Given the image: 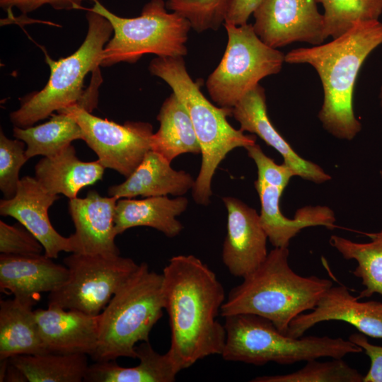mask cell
Segmentation results:
<instances>
[{"mask_svg": "<svg viewBox=\"0 0 382 382\" xmlns=\"http://www.w3.org/2000/svg\"><path fill=\"white\" fill-rule=\"evenodd\" d=\"M381 44L382 22L359 21L328 43L291 50L285 54V62L308 64L318 73L323 90L318 118L336 138L349 141L361 129L353 109L354 88L364 61Z\"/></svg>", "mask_w": 382, "mask_h": 382, "instance_id": "7a4b0ae2", "label": "cell"}, {"mask_svg": "<svg viewBox=\"0 0 382 382\" xmlns=\"http://www.w3.org/2000/svg\"><path fill=\"white\" fill-rule=\"evenodd\" d=\"M3 381L23 382L28 381V380L22 371L13 365L8 359Z\"/></svg>", "mask_w": 382, "mask_h": 382, "instance_id": "f35d334b", "label": "cell"}, {"mask_svg": "<svg viewBox=\"0 0 382 382\" xmlns=\"http://www.w3.org/2000/svg\"><path fill=\"white\" fill-rule=\"evenodd\" d=\"M139 364L124 367L115 361H95L89 365L86 382H173L180 371L168 352L161 354L149 342L135 347Z\"/></svg>", "mask_w": 382, "mask_h": 382, "instance_id": "d4e9b609", "label": "cell"}, {"mask_svg": "<svg viewBox=\"0 0 382 382\" xmlns=\"http://www.w3.org/2000/svg\"><path fill=\"white\" fill-rule=\"evenodd\" d=\"M348 340L359 346L370 359V368L363 382H382V346L371 344L361 332L350 335Z\"/></svg>", "mask_w": 382, "mask_h": 382, "instance_id": "d590c367", "label": "cell"}, {"mask_svg": "<svg viewBox=\"0 0 382 382\" xmlns=\"http://www.w3.org/2000/svg\"><path fill=\"white\" fill-rule=\"evenodd\" d=\"M83 0H0L2 8L11 12L13 7L17 8L23 13H28L45 4L50 5L57 10H70L81 8Z\"/></svg>", "mask_w": 382, "mask_h": 382, "instance_id": "8d00e7d4", "label": "cell"}, {"mask_svg": "<svg viewBox=\"0 0 382 382\" xmlns=\"http://www.w3.org/2000/svg\"><path fill=\"white\" fill-rule=\"evenodd\" d=\"M230 0H168L166 8L189 21L198 33L224 24Z\"/></svg>", "mask_w": 382, "mask_h": 382, "instance_id": "1f68e13d", "label": "cell"}, {"mask_svg": "<svg viewBox=\"0 0 382 382\" xmlns=\"http://www.w3.org/2000/svg\"><path fill=\"white\" fill-rule=\"evenodd\" d=\"M371 241L354 242L340 236H330L329 243L347 260H354L357 265L352 273L361 281L364 289L358 299L382 295V230L366 233Z\"/></svg>", "mask_w": 382, "mask_h": 382, "instance_id": "f1b7e54d", "label": "cell"}, {"mask_svg": "<svg viewBox=\"0 0 382 382\" xmlns=\"http://www.w3.org/2000/svg\"><path fill=\"white\" fill-rule=\"evenodd\" d=\"M195 182L190 173L174 170L170 162L151 149L126 180L110 186L108 193L109 196L118 199L167 195L178 197L192 189Z\"/></svg>", "mask_w": 382, "mask_h": 382, "instance_id": "44dd1931", "label": "cell"}, {"mask_svg": "<svg viewBox=\"0 0 382 382\" xmlns=\"http://www.w3.org/2000/svg\"><path fill=\"white\" fill-rule=\"evenodd\" d=\"M66 282L49 293L48 307L99 315L114 294L137 270L132 259L116 254L71 253L64 260Z\"/></svg>", "mask_w": 382, "mask_h": 382, "instance_id": "30bf717a", "label": "cell"}, {"mask_svg": "<svg viewBox=\"0 0 382 382\" xmlns=\"http://www.w3.org/2000/svg\"><path fill=\"white\" fill-rule=\"evenodd\" d=\"M59 196L47 192L35 178L21 179L15 196L0 201V214L16 219L42 244L45 254L57 258L62 251L73 253L70 236L64 237L52 226L48 210Z\"/></svg>", "mask_w": 382, "mask_h": 382, "instance_id": "9a60e30c", "label": "cell"}, {"mask_svg": "<svg viewBox=\"0 0 382 382\" xmlns=\"http://www.w3.org/2000/svg\"><path fill=\"white\" fill-rule=\"evenodd\" d=\"M164 310L171 332L167 352L180 371L211 355H221L224 325L216 317L225 298L216 274L192 255L171 257L163 268Z\"/></svg>", "mask_w": 382, "mask_h": 382, "instance_id": "6da1fadb", "label": "cell"}, {"mask_svg": "<svg viewBox=\"0 0 382 382\" xmlns=\"http://www.w3.org/2000/svg\"><path fill=\"white\" fill-rule=\"evenodd\" d=\"M378 97H379V103H380V106H381V111H382V86L380 88Z\"/></svg>", "mask_w": 382, "mask_h": 382, "instance_id": "ab89813d", "label": "cell"}, {"mask_svg": "<svg viewBox=\"0 0 382 382\" xmlns=\"http://www.w3.org/2000/svg\"><path fill=\"white\" fill-rule=\"evenodd\" d=\"M248 156L253 160L257 169V178L269 184L285 189L290 179L295 176L294 171L284 163L277 164L268 157L256 143L245 147Z\"/></svg>", "mask_w": 382, "mask_h": 382, "instance_id": "e575fe53", "label": "cell"}, {"mask_svg": "<svg viewBox=\"0 0 382 382\" xmlns=\"http://www.w3.org/2000/svg\"><path fill=\"white\" fill-rule=\"evenodd\" d=\"M86 10L88 32L84 41L73 54L57 61L45 54L50 79L42 90L25 97L21 107L10 114L15 127H31L83 98L84 79L100 66L104 47L113 32L107 18L90 8Z\"/></svg>", "mask_w": 382, "mask_h": 382, "instance_id": "52a82bcc", "label": "cell"}, {"mask_svg": "<svg viewBox=\"0 0 382 382\" xmlns=\"http://www.w3.org/2000/svg\"><path fill=\"white\" fill-rule=\"evenodd\" d=\"M92 1H96L97 0H92Z\"/></svg>", "mask_w": 382, "mask_h": 382, "instance_id": "60d3db41", "label": "cell"}, {"mask_svg": "<svg viewBox=\"0 0 382 382\" xmlns=\"http://www.w3.org/2000/svg\"><path fill=\"white\" fill-rule=\"evenodd\" d=\"M255 187L260 200V221L267 238L274 248H288L290 241L303 228L311 226L336 227L333 211L325 206H306L299 209L294 219L281 212L279 200L284 188L257 178Z\"/></svg>", "mask_w": 382, "mask_h": 382, "instance_id": "d6986e66", "label": "cell"}, {"mask_svg": "<svg viewBox=\"0 0 382 382\" xmlns=\"http://www.w3.org/2000/svg\"><path fill=\"white\" fill-rule=\"evenodd\" d=\"M262 0H230L224 23L234 25L248 23V20Z\"/></svg>", "mask_w": 382, "mask_h": 382, "instance_id": "74e56055", "label": "cell"}, {"mask_svg": "<svg viewBox=\"0 0 382 382\" xmlns=\"http://www.w3.org/2000/svg\"><path fill=\"white\" fill-rule=\"evenodd\" d=\"M157 120L160 127L151 137V150L170 163L183 154H201L189 113L174 93L163 103Z\"/></svg>", "mask_w": 382, "mask_h": 382, "instance_id": "484cf974", "label": "cell"}, {"mask_svg": "<svg viewBox=\"0 0 382 382\" xmlns=\"http://www.w3.org/2000/svg\"><path fill=\"white\" fill-rule=\"evenodd\" d=\"M330 320L347 323L366 336L382 339V303L359 301L342 284L332 285L310 313H301L292 320L286 335L301 337L315 325Z\"/></svg>", "mask_w": 382, "mask_h": 382, "instance_id": "5bb4252c", "label": "cell"}, {"mask_svg": "<svg viewBox=\"0 0 382 382\" xmlns=\"http://www.w3.org/2000/svg\"><path fill=\"white\" fill-rule=\"evenodd\" d=\"M28 158L25 156V142L7 138L0 133V190L5 199H10L17 192L19 172Z\"/></svg>", "mask_w": 382, "mask_h": 382, "instance_id": "d6a6232c", "label": "cell"}, {"mask_svg": "<svg viewBox=\"0 0 382 382\" xmlns=\"http://www.w3.org/2000/svg\"><path fill=\"white\" fill-rule=\"evenodd\" d=\"M51 116L49 121L35 127H13V137L27 146L25 156L28 159L37 155L54 156L73 141L83 140L80 126L66 109L62 108Z\"/></svg>", "mask_w": 382, "mask_h": 382, "instance_id": "4316f807", "label": "cell"}, {"mask_svg": "<svg viewBox=\"0 0 382 382\" xmlns=\"http://www.w3.org/2000/svg\"><path fill=\"white\" fill-rule=\"evenodd\" d=\"M163 310V274L142 262L99 314L98 339L92 359H137V344L149 342Z\"/></svg>", "mask_w": 382, "mask_h": 382, "instance_id": "5b68a950", "label": "cell"}, {"mask_svg": "<svg viewBox=\"0 0 382 382\" xmlns=\"http://www.w3.org/2000/svg\"><path fill=\"white\" fill-rule=\"evenodd\" d=\"M166 8L163 0H151L144 5L139 16L123 18L95 1L90 9L107 18L114 33L104 47L100 66L134 63L146 54L170 57L186 55L191 24L175 12L168 13Z\"/></svg>", "mask_w": 382, "mask_h": 382, "instance_id": "ba28073f", "label": "cell"}, {"mask_svg": "<svg viewBox=\"0 0 382 382\" xmlns=\"http://www.w3.org/2000/svg\"><path fill=\"white\" fill-rule=\"evenodd\" d=\"M40 241L22 224L9 225L0 221L1 254L31 255L42 254Z\"/></svg>", "mask_w": 382, "mask_h": 382, "instance_id": "836d02e7", "label": "cell"}, {"mask_svg": "<svg viewBox=\"0 0 382 382\" xmlns=\"http://www.w3.org/2000/svg\"><path fill=\"white\" fill-rule=\"evenodd\" d=\"M118 198L103 197L90 190L84 198L69 199V211L75 227L71 234L74 252L82 254H116L115 217Z\"/></svg>", "mask_w": 382, "mask_h": 382, "instance_id": "2e32d148", "label": "cell"}, {"mask_svg": "<svg viewBox=\"0 0 382 382\" xmlns=\"http://www.w3.org/2000/svg\"><path fill=\"white\" fill-rule=\"evenodd\" d=\"M105 169L98 160L80 161L71 144L54 156L41 158L35 165V178L47 192L71 199L82 188L101 180Z\"/></svg>", "mask_w": 382, "mask_h": 382, "instance_id": "7402d4cb", "label": "cell"}, {"mask_svg": "<svg viewBox=\"0 0 382 382\" xmlns=\"http://www.w3.org/2000/svg\"><path fill=\"white\" fill-rule=\"evenodd\" d=\"M232 116L240 124L241 131L257 134L278 151L283 157V163L295 175L318 184L331 179L320 166L297 154L272 125L267 115L265 89L260 84L248 92L232 108Z\"/></svg>", "mask_w": 382, "mask_h": 382, "instance_id": "e0dca14e", "label": "cell"}, {"mask_svg": "<svg viewBox=\"0 0 382 382\" xmlns=\"http://www.w3.org/2000/svg\"><path fill=\"white\" fill-rule=\"evenodd\" d=\"M80 126L83 141L105 168L127 178L151 150L153 127L149 122H126L120 125L95 116L78 103L66 108Z\"/></svg>", "mask_w": 382, "mask_h": 382, "instance_id": "8fae6325", "label": "cell"}, {"mask_svg": "<svg viewBox=\"0 0 382 382\" xmlns=\"http://www.w3.org/2000/svg\"><path fill=\"white\" fill-rule=\"evenodd\" d=\"M149 69L169 85L189 113L202 154L192 196L196 203L207 205L219 165L233 149L256 143V137L245 134L228 123L227 117L232 116V108L215 106L205 98L199 83L189 75L183 57H157L150 62Z\"/></svg>", "mask_w": 382, "mask_h": 382, "instance_id": "277c9868", "label": "cell"}, {"mask_svg": "<svg viewBox=\"0 0 382 382\" xmlns=\"http://www.w3.org/2000/svg\"><path fill=\"white\" fill-rule=\"evenodd\" d=\"M222 200L228 213L222 260L233 276L243 279L266 259L267 236L255 209L233 197Z\"/></svg>", "mask_w": 382, "mask_h": 382, "instance_id": "4fadbf2b", "label": "cell"}, {"mask_svg": "<svg viewBox=\"0 0 382 382\" xmlns=\"http://www.w3.org/2000/svg\"><path fill=\"white\" fill-rule=\"evenodd\" d=\"M68 268L55 263L45 253L0 255V289L14 297L35 299L42 292H52L67 279Z\"/></svg>", "mask_w": 382, "mask_h": 382, "instance_id": "ffe728a7", "label": "cell"}, {"mask_svg": "<svg viewBox=\"0 0 382 382\" xmlns=\"http://www.w3.org/2000/svg\"><path fill=\"white\" fill-rule=\"evenodd\" d=\"M9 361L29 382H81L88 368L87 354L47 352L17 355Z\"/></svg>", "mask_w": 382, "mask_h": 382, "instance_id": "83f0119b", "label": "cell"}, {"mask_svg": "<svg viewBox=\"0 0 382 382\" xmlns=\"http://www.w3.org/2000/svg\"><path fill=\"white\" fill-rule=\"evenodd\" d=\"M317 1L324 8L327 38L340 37L359 21L378 20L382 13V0Z\"/></svg>", "mask_w": 382, "mask_h": 382, "instance_id": "f546056e", "label": "cell"}, {"mask_svg": "<svg viewBox=\"0 0 382 382\" xmlns=\"http://www.w3.org/2000/svg\"><path fill=\"white\" fill-rule=\"evenodd\" d=\"M47 352L85 354L95 352L99 333V315L57 307L35 310Z\"/></svg>", "mask_w": 382, "mask_h": 382, "instance_id": "ac0fdd59", "label": "cell"}, {"mask_svg": "<svg viewBox=\"0 0 382 382\" xmlns=\"http://www.w3.org/2000/svg\"><path fill=\"white\" fill-rule=\"evenodd\" d=\"M317 0H262L253 16V28L266 45L277 49L293 42H324L323 14Z\"/></svg>", "mask_w": 382, "mask_h": 382, "instance_id": "7c38bea8", "label": "cell"}, {"mask_svg": "<svg viewBox=\"0 0 382 382\" xmlns=\"http://www.w3.org/2000/svg\"><path fill=\"white\" fill-rule=\"evenodd\" d=\"M35 299L0 301V360L47 353L33 307Z\"/></svg>", "mask_w": 382, "mask_h": 382, "instance_id": "cb8c5ba5", "label": "cell"}, {"mask_svg": "<svg viewBox=\"0 0 382 382\" xmlns=\"http://www.w3.org/2000/svg\"><path fill=\"white\" fill-rule=\"evenodd\" d=\"M342 358L327 361L311 359L299 370L285 374L262 376L252 382H363L364 376Z\"/></svg>", "mask_w": 382, "mask_h": 382, "instance_id": "4dcf8cb0", "label": "cell"}, {"mask_svg": "<svg viewBox=\"0 0 382 382\" xmlns=\"http://www.w3.org/2000/svg\"><path fill=\"white\" fill-rule=\"evenodd\" d=\"M224 319L226 336L221 356L226 361L257 366L268 362L292 364L363 352L359 346L342 337H289L270 320L254 314H235Z\"/></svg>", "mask_w": 382, "mask_h": 382, "instance_id": "8992f818", "label": "cell"}, {"mask_svg": "<svg viewBox=\"0 0 382 382\" xmlns=\"http://www.w3.org/2000/svg\"><path fill=\"white\" fill-rule=\"evenodd\" d=\"M288 248H274L264 262L228 293L221 306L224 318L249 313L270 320L286 334L290 323L313 310L332 286L328 279L296 273L289 263Z\"/></svg>", "mask_w": 382, "mask_h": 382, "instance_id": "3957f363", "label": "cell"}, {"mask_svg": "<svg viewBox=\"0 0 382 382\" xmlns=\"http://www.w3.org/2000/svg\"><path fill=\"white\" fill-rule=\"evenodd\" d=\"M187 204V199L183 196L174 199L157 196L144 199L117 200L115 217L116 234L132 227L149 226L167 237H175L183 228L176 217L186 210Z\"/></svg>", "mask_w": 382, "mask_h": 382, "instance_id": "603a6c76", "label": "cell"}, {"mask_svg": "<svg viewBox=\"0 0 382 382\" xmlns=\"http://www.w3.org/2000/svg\"><path fill=\"white\" fill-rule=\"evenodd\" d=\"M228 43L206 86L212 100L220 107L233 108L263 78L279 73L285 54L266 45L253 24L224 23Z\"/></svg>", "mask_w": 382, "mask_h": 382, "instance_id": "9c48e42d", "label": "cell"}]
</instances>
